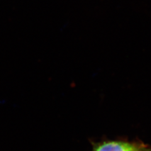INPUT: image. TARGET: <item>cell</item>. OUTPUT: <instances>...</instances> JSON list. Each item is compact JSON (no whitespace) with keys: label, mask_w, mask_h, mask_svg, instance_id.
Masks as SVG:
<instances>
[{"label":"cell","mask_w":151,"mask_h":151,"mask_svg":"<svg viewBox=\"0 0 151 151\" xmlns=\"http://www.w3.org/2000/svg\"><path fill=\"white\" fill-rule=\"evenodd\" d=\"M92 151H151V146L140 141L108 140L96 144Z\"/></svg>","instance_id":"obj_1"}]
</instances>
